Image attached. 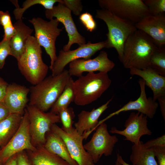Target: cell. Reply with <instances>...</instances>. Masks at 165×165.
Returning <instances> with one entry per match:
<instances>
[{
    "label": "cell",
    "instance_id": "2e32d148",
    "mask_svg": "<svg viewBox=\"0 0 165 165\" xmlns=\"http://www.w3.org/2000/svg\"><path fill=\"white\" fill-rule=\"evenodd\" d=\"M141 90L140 95L134 101H130L118 110L109 114L104 119L98 122L96 128L101 123L120 113L130 110H137L138 112L152 119L154 116L159 106V104L151 97H147L145 90V82L142 79L138 81Z\"/></svg>",
    "mask_w": 165,
    "mask_h": 165
},
{
    "label": "cell",
    "instance_id": "d4e9b609",
    "mask_svg": "<svg viewBox=\"0 0 165 165\" xmlns=\"http://www.w3.org/2000/svg\"><path fill=\"white\" fill-rule=\"evenodd\" d=\"M155 157L153 149L146 148L140 141L132 146L130 160L132 165H158Z\"/></svg>",
    "mask_w": 165,
    "mask_h": 165
},
{
    "label": "cell",
    "instance_id": "52a82bcc",
    "mask_svg": "<svg viewBox=\"0 0 165 165\" xmlns=\"http://www.w3.org/2000/svg\"><path fill=\"white\" fill-rule=\"evenodd\" d=\"M29 21L34 27L35 37L37 42L44 47L50 58L49 68L51 70L57 57L55 42L63 28H59L58 27L60 22L56 18L48 21L41 18L33 17Z\"/></svg>",
    "mask_w": 165,
    "mask_h": 165
},
{
    "label": "cell",
    "instance_id": "e0dca14e",
    "mask_svg": "<svg viewBox=\"0 0 165 165\" xmlns=\"http://www.w3.org/2000/svg\"><path fill=\"white\" fill-rule=\"evenodd\" d=\"M134 25L150 37L158 48L165 46V14L145 16Z\"/></svg>",
    "mask_w": 165,
    "mask_h": 165
},
{
    "label": "cell",
    "instance_id": "ac0fdd59",
    "mask_svg": "<svg viewBox=\"0 0 165 165\" xmlns=\"http://www.w3.org/2000/svg\"><path fill=\"white\" fill-rule=\"evenodd\" d=\"M29 88L15 82L9 84L3 102L10 113L23 115L29 102Z\"/></svg>",
    "mask_w": 165,
    "mask_h": 165
},
{
    "label": "cell",
    "instance_id": "5bb4252c",
    "mask_svg": "<svg viewBox=\"0 0 165 165\" xmlns=\"http://www.w3.org/2000/svg\"><path fill=\"white\" fill-rule=\"evenodd\" d=\"M147 118L146 116L138 112H131L125 122L124 129L120 130L112 127L109 132L123 136L125 138L124 140L137 145L142 136L150 135L152 134L148 127Z\"/></svg>",
    "mask_w": 165,
    "mask_h": 165
},
{
    "label": "cell",
    "instance_id": "ffe728a7",
    "mask_svg": "<svg viewBox=\"0 0 165 165\" xmlns=\"http://www.w3.org/2000/svg\"><path fill=\"white\" fill-rule=\"evenodd\" d=\"M130 69V74L141 77L145 85L152 90L154 100L156 101L160 97L165 96V77L160 75L150 67L142 69L135 68Z\"/></svg>",
    "mask_w": 165,
    "mask_h": 165
},
{
    "label": "cell",
    "instance_id": "9c48e42d",
    "mask_svg": "<svg viewBox=\"0 0 165 165\" xmlns=\"http://www.w3.org/2000/svg\"><path fill=\"white\" fill-rule=\"evenodd\" d=\"M107 124L104 122L96 128L91 140L83 145L85 150L90 155L94 163H97L103 155L108 156L112 154L118 139L116 135H111Z\"/></svg>",
    "mask_w": 165,
    "mask_h": 165
},
{
    "label": "cell",
    "instance_id": "7c38bea8",
    "mask_svg": "<svg viewBox=\"0 0 165 165\" xmlns=\"http://www.w3.org/2000/svg\"><path fill=\"white\" fill-rule=\"evenodd\" d=\"M51 130L63 140L72 157L78 165H95L91 156L84 148L82 136L79 135L75 128L66 132L54 124Z\"/></svg>",
    "mask_w": 165,
    "mask_h": 165
},
{
    "label": "cell",
    "instance_id": "836d02e7",
    "mask_svg": "<svg viewBox=\"0 0 165 165\" xmlns=\"http://www.w3.org/2000/svg\"><path fill=\"white\" fill-rule=\"evenodd\" d=\"M63 4L76 16L80 15L83 6L79 0H63Z\"/></svg>",
    "mask_w": 165,
    "mask_h": 165
},
{
    "label": "cell",
    "instance_id": "4316f807",
    "mask_svg": "<svg viewBox=\"0 0 165 165\" xmlns=\"http://www.w3.org/2000/svg\"><path fill=\"white\" fill-rule=\"evenodd\" d=\"M56 2L63 3V0H26L23 3L22 7L16 8L13 11V14L16 20L22 19L24 12L32 6L39 4L47 10L52 9Z\"/></svg>",
    "mask_w": 165,
    "mask_h": 165
},
{
    "label": "cell",
    "instance_id": "44dd1931",
    "mask_svg": "<svg viewBox=\"0 0 165 165\" xmlns=\"http://www.w3.org/2000/svg\"><path fill=\"white\" fill-rule=\"evenodd\" d=\"M15 33L10 40L11 56L18 60L24 53L26 42L33 30L27 26L22 19L17 20L13 24Z\"/></svg>",
    "mask_w": 165,
    "mask_h": 165
},
{
    "label": "cell",
    "instance_id": "7a4b0ae2",
    "mask_svg": "<svg viewBox=\"0 0 165 165\" xmlns=\"http://www.w3.org/2000/svg\"><path fill=\"white\" fill-rule=\"evenodd\" d=\"M71 77L68 70L64 69L61 73L50 75L31 86L28 105L46 112L61 94Z\"/></svg>",
    "mask_w": 165,
    "mask_h": 165
},
{
    "label": "cell",
    "instance_id": "3957f363",
    "mask_svg": "<svg viewBox=\"0 0 165 165\" xmlns=\"http://www.w3.org/2000/svg\"><path fill=\"white\" fill-rule=\"evenodd\" d=\"M41 46L35 37L28 39L24 52L17 60L18 68L26 80L35 85L46 77L49 67L43 61Z\"/></svg>",
    "mask_w": 165,
    "mask_h": 165
},
{
    "label": "cell",
    "instance_id": "484cf974",
    "mask_svg": "<svg viewBox=\"0 0 165 165\" xmlns=\"http://www.w3.org/2000/svg\"><path fill=\"white\" fill-rule=\"evenodd\" d=\"M74 82L73 79L71 77L64 90L51 107L50 112L58 115L61 110L68 107L72 102H74L75 95L73 88Z\"/></svg>",
    "mask_w": 165,
    "mask_h": 165
},
{
    "label": "cell",
    "instance_id": "cb8c5ba5",
    "mask_svg": "<svg viewBox=\"0 0 165 165\" xmlns=\"http://www.w3.org/2000/svg\"><path fill=\"white\" fill-rule=\"evenodd\" d=\"M23 115L18 113H10L0 122V147H4L16 132Z\"/></svg>",
    "mask_w": 165,
    "mask_h": 165
},
{
    "label": "cell",
    "instance_id": "60d3db41",
    "mask_svg": "<svg viewBox=\"0 0 165 165\" xmlns=\"http://www.w3.org/2000/svg\"><path fill=\"white\" fill-rule=\"evenodd\" d=\"M17 154L10 157L3 165H17Z\"/></svg>",
    "mask_w": 165,
    "mask_h": 165
},
{
    "label": "cell",
    "instance_id": "b9f144b4",
    "mask_svg": "<svg viewBox=\"0 0 165 165\" xmlns=\"http://www.w3.org/2000/svg\"><path fill=\"white\" fill-rule=\"evenodd\" d=\"M117 159L122 165H131L127 163L118 153H117Z\"/></svg>",
    "mask_w": 165,
    "mask_h": 165
},
{
    "label": "cell",
    "instance_id": "d6a6232c",
    "mask_svg": "<svg viewBox=\"0 0 165 165\" xmlns=\"http://www.w3.org/2000/svg\"><path fill=\"white\" fill-rule=\"evenodd\" d=\"M79 19L87 31L92 32L96 29V22L90 13L86 12L81 14Z\"/></svg>",
    "mask_w": 165,
    "mask_h": 165
},
{
    "label": "cell",
    "instance_id": "8d00e7d4",
    "mask_svg": "<svg viewBox=\"0 0 165 165\" xmlns=\"http://www.w3.org/2000/svg\"><path fill=\"white\" fill-rule=\"evenodd\" d=\"M26 151L24 150L17 153V165H34Z\"/></svg>",
    "mask_w": 165,
    "mask_h": 165
},
{
    "label": "cell",
    "instance_id": "ba28073f",
    "mask_svg": "<svg viewBox=\"0 0 165 165\" xmlns=\"http://www.w3.org/2000/svg\"><path fill=\"white\" fill-rule=\"evenodd\" d=\"M98 2L102 9L134 24L150 15L142 0H99Z\"/></svg>",
    "mask_w": 165,
    "mask_h": 165
},
{
    "label": "cell",
    "instance_id": "4dcf8cb0",
    "mask_svg": "<svg viewBox=\"0 0 165 165\" xmlns=\"http://www.w3.org/2000/svg\"><path fill=\"white\" fill-rule=\"evenodd\" d=\"M143 1L147 7L150 15L157 16L165 14V0H145Z\"/></svg>",
    "mask_w": 165,
    "mask_h": 165
},
{
    "label": "cell",
    "instance_id": "4fadbf2b",
    "mask_svg": "<svg viewBox=\"0 0 165 165\" xmlns=\"http://www.w3.org/2000/svg\"><path fill=\"white\" fill-rule=\"evenodd\" d=\"M71 11L64 4L58 3L50 10L46 9L45 15L49 20L55 17L59 22L64 25L69 38L68 43L63 47L62 50L65 51L70 50L72 45L78 44L79 46L85 44L86 42L85 38L78 31L71 14Z\"/></svg>",
    "mask_w": 165,
    "mask_h": 165
},
{
    "label": "cell",
    "instance_id": "ee69618b",
    "mask_svg": "<svg viewBox=\"0 0 165 165\" xmlns=\"http://www.w3.org/2000/svg\"><path fill=\"white\" fill-rule=\"evenodd\" d=\"M0 165H3L1 161L0 160Z\"/></svg>",
    "mask_w": 165,
    "mask_h": 165
},
{
    "label": "cell",
    "instance_id": "8fae6325",
    "mask_svg": "<svg viewBox=\"0 0 165 165\" xmlns=\"http://www.w3.org/2000/svg\"><path fill=\"white\" fill-rule=\"evenodd\" d=\"M107 46L105 41L96 43H92L89 41L74 50L65 51L61 50L51 70V75L55 76L61 73L68 64L75 60L90 59L97 51L103 48H106Z\"/></svg>",
    "mask_w": 165,
    "mask_h": 165
},
{
    "label": "cell",
    "instance_id": "5b68a950",
    "mask_svg": "<svg viewBox=\"0 0 165 165\" xmlns=\"http://www.w3.org/2000/svg\"><path fill=\"white\" fill-rule=\"evenodd\" d=\"M96 17L104 21L107 26L108 32L105 41L107 44L106 48H115L121 61L126 41L137 29L134 24L103 9L96 10Z\"/></svg>",
    "mask_w": 165,
    "mask_h": 165
},
{
    "label": "cell",
    "instance_id": "83f0119b",
    "mask_svg": "<svg viewBox=\"0 0 165 165\" xmlns=\"http://www.w3.org/2000/svg\"><path fill=\"white\" fill-rule=\"evenodd\" d=\"M149 67L165 77V46L158 48L154 52L150 58Z\"/></svg>",
    "mask_w": 165,
    "mask_h": 165
},
{
    "label": "cell",
    "instance_id": "1f68e13d",
    "mask_svg": "<svg viewBox=\"0 0 165 165\" xmlns=\"http://www.w3.org/2000/svg\"><path fill=\"white\" fill-rule=\"evenodd\" d=\"M10 40L3 38L0 42V69L3 68L7 56L11 55Z\"/></svg>",
    "mask_w": 165,
    "mask_h": 165
},
{
    "label": "cell",
    "instance_id": "8992f818",
    "mask_svg": "<svg viewBox=\"0 0 165 165\" xmlns=\"http://www.w3.org/2000/svg\"><path fill=\"white\" fill-rule=\"evenodd\" d=\"M29 121V131L32 144L35 147L43 145L46 133L52 125L61 122L59 115L51 112L42 111L28 105L26 108Z\"/></svg>",
    "mask_w": 165,
    "mask_h": 165
},
{
    "label": "cell",
    "instance_id": "f1b7e54d",
    "mask_svg": "<svg viewBox=\"0 0 165 165\" xmlns=\"http://www.w3.org/2000/svg\"><path fill=\"white\" fill-rule=\"evenodd\" d=\"M0 24L4 30L3 38L10 40L15 34L16 30L8 11L3 12L0 10Z\"/></svg>",
    "mask_w": 165,
    "mask_h": 165
},
{
    "label": "cell",
    "instance_id": "d6986e66",
    "mask_svg": "<svg viewBox=\"0 0 165 165\" xmlns=\"http://www.w3.org/2000/svg\"><path fill=\"white\" fill-rule=\"evenodd\" d=\"M113 97L98 108H94L91 111L83 110L78 115V120L74 123L75 128L78 133L86 139L96 129L98 119L102 114L108 108Z\"/></svg>",
    "mask_w": 165,
    "mask_h": 165
},
{
    "label": "cell",
    "instance_id": "74e56055",
    "mask_svg": "<svg viewBox=\"0 0 165 165\" xmlns=\"http://www.w3.org/2000/svg\"><path fill=\"white\" fill-rule=\"evenodd\" d=\"M9 84L0 77V102H3Z\"/></svg>",
    "mask_w": 165,
    "mask_h": 165
},
{
    "label": "cell",
    "instance_id": "7bdbcfd3",
    "mask_svg": "<svg viewBox=\"0 0 165 165\" xmlns=\"http://www.w3.org/2000/svg\"><path fill=\"white\" fill-rule=\"evenodd\" d=\"M114 165H122L121 163L119 162L118 160L116 159V161L115 162Z\"/></svg>",
    "mask_w": 165,
    "mask_h": 165
},
{
    "label": "cell",
    "instance_id": "6da1fadb",
    "mask_svg": "<svg viewBox=\"0 0 165 165\" xmlns=\"http://www.w3.org/2000/svg\"><path fill=\"white\" fill-rule=\"evenodd\" d=\"M158 48L150 37L137 29L126 41L121 62L126 68H147L152 55Z\"/></svg>",
    "mask_w": 165,
    "mask_h": 165
},
{
    "label": "cell",
    "instance_id": "277c9868",
    "mask_svg": "<svg viewBox=\"0 0 165 165\" xmlns=\"http://www.w3.org/2000/svg\"><path fill=\"white\" fill-rule=\"evenodd\" d=\"M111 80L105 72H88L73 83L76 105L84 106L97 100L109 87Z\"/></svg>",
    "mask_w": 165,
    "mask_h": 165
},
{
    "label": "cell",
    "instance_id": "603a6c76",
    "mask_svg": "<svg viewBox=\"0 0 165 165\" xmlns=\"http://www.w3.org/2000/svg\"><path fill=\"white\" fill-rule=\"evenodd\" d=\"M26 151L34 165H70L59 156L48 151L43 145L36 147L33 151Z\"/></svg>",
    "mask_w": 165,
    "mask_h": 165
},
{
    "label": "cell",
    "instance_id": "e575fe53",
    "mask_svg": "<svg viewBox=\"0 0 165 165\" xmlns=\"http://www.w3.org/2000/svg\"><path fill=\"white\" fill-rule=\"evenodd\" d=\"M144 145L147 148L156 146H165V134H163L156 138L151 139L144 143Z\"/></svg>",
    "mask_w": 165,
    "mask_h": 165
},
{
    "label": "cell",
    "instance_id": "9a60e30c",
    "mask_svg": "<svg viewBox=\"0 0 165 165\" xmlns=\"http://www.w3.org/2000/svg\"><path fill=\"white\" fill-rule=\"evenodd\" d=\"M115 66V64L108 57L107 53L101 51L98 55L93 59H79L69 63L68 72L70 76L80 77L85 72L99 71L108 72Z\"/></svg>",
    "mask_w": 165,
    "mask_h": 165
},
{
    "label": "cell",
    "instance_id": "ab89813d",
    "mask_svg": "<svg viewBox=\"0 0 165 165\" xmlns=\"http://www.w3.org/2000/svg\"><path fill=\"white\" fill-rule=\"evenodd\" d=\"M157 100L159 101L162 116L165 121V96L160 97Z\"/></svg>",
    "mask_w": 165,
    "mask_h": 165
},
{
    "label": "cell",
    "instance_id": "f35d334b",
    "mask_svg": "<svg viewBox=\"0 0 165 165\" xmlns=\"http://www.w3.org/2000/svg\"><path fill=\"white\" fill-rule=\"evenodd\" d=\"M10 114L3 103L0 102V122L7 117Z\"/></svg>",
    "mask_w": 165,
    "mask_h": 165
},
{
    "label": "cell",
    "instance_id": "d590c367",
    "mask_svg": "<svg viewBox=\"0 0 165 165\" xmlns=\"http://www.w3.org/2000/svg\"><path fill=\"white\" fill-rule=\"evenodd\" d=\"M158 160V165H165V146L152 148Z\"/></svg>",
    "mask_w": 165,
    "mask_h": 165
},
{
    "label": "cell",
    "instance_id": "f546056e",
    "mask_svg": "<svg viewBox=\"0 0 165 165\" xmlns=\"http://www.w3.org/2000/svg\"><path fill=\"white\" fill-rule=\"evenodd\" d=\"M58 115L62 124L61 128L66 132L71 131L73 128V119L75 117L73 108L69 107L64 108L60 111Z\"/></svg>",
    "mask_w": 165,
    "mask_h": 165
},
{
    "label": "cell",
    "instance_id": "7402d4cb",
    "mask_svg": "<svg viewBox=\"0 0 165 165\" xmlns=\"http://www.w3.org/2000/svg\"><path fill=\"white\" fill-rule=\"evenodd\" d=\"M43 146L48 151L59 156L70 165H78L72 157L63 140L51 130L46 134Z\"/></svg>",
    "mask_w": 165,
    "mask_h": 165
},
{
    "label": "cell",
    "instance_id": "30bf717a",
    "mask_svg": "<svg viewBox=\"0 0 165 165\" xmlns=\"http://www.w3.org/2000/svg\"><path fill=\"white\" fill-rule=\"evenodd\" d=\"M29 131V121L25 108L19 128L8 143L0 150V160L3 164L13 155L24 150H34Z\"/></svg>",
    "mask_w": 165,
    "mask_h": 165
},
{
    "label": "cell",
    "instance_id": "f6af8a7d",
    "mask_svg": "<svg viewBox=\"0 0 165 165\" xmlns=\"http://www.w3.org/2000/svg\"></svg>",
    "mask_w": 165,
    "mask_h": 165
}]
</instances>
